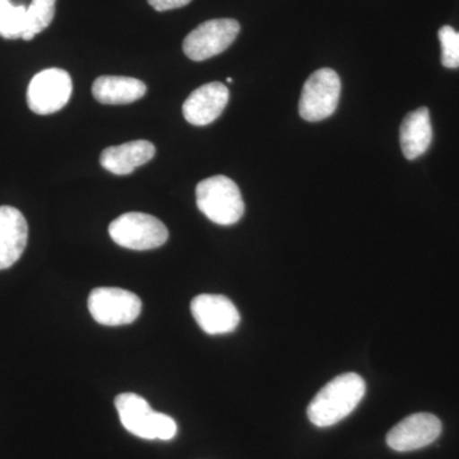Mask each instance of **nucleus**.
Listing matches in <instances>:
<instances>
[{
    "instance_id": "7ed1b4c3",
    "label": "nucleus",
    "mask_w": 459,
    "mask_h": 459,
    "mask_svg": "<svg viewBox=\"0 0 459 459\" xmlns=\"http://www.w3.org/2000/svg\"><path fill=\"white\" fill-rule=\"evenodd\" d=\"M115 407L123 427L129 433L146 440H171L177 435V422L151 409L148 402L135 394H123L115 398Z\"/></svg>"
},
{
    "instance_id": "dca6fc26",
    "label": "nucleus",
    "mask_w": 459,
    "mask_h": 459,
    "mask_svg": "<svg viewBox=\"0 0 459 459\" xmlns=\"http://www.w3.org/2000/svg\"><path fill=\"white\" fill-rule=\"evenodd\" d=\"M56 0H32L27 5L26 30L22 40L30 41L47 30L56 17Z\"/></svg>"
},
{
    "instance_id": "6e6552de",
    "label": "nucleus",
    "mask_w": 459,
    "mask_h": 459,
    "mask_svg": "<svg viewBox=\"0 0 459 459\" xmlns=\"http://www.w3.org/2000/svg\"><path fill=\"white\" fill-rule=\"evenodd\" d=\"M74 91L71 75L65 69L50 68L32 78L27 89V105L39 115H50L68 104Z\"/></svg>"
},
{
    "instance_id": "423d86ee",
    "label": "nucleus",
    "mask_w": 459,
    "mask_h": 459,
    "mask_svg": "<svg viewBox=\"0 0 459 459\" xmlns=\"http://www.w3.org/2000/svg\"><path fill=\"white\" fill-rule=\"evenodd\" d=\"M89 310L100 325L117 327L131 325L140 316L142 301L128 290L99 287L90 294Z\"/></svg>"
},
{
    "instance_id": "f03ea898",
    "label": "nucleus",
    "mask_w": 459,
    "mask_h": 459,
    "mask_svg": "<svg viewBox=\"0 0 459 459\" xmlns=\"http://www.w3.org/2000/svg\"><path fill=\"white\" fill-rule=\"evenodd\" d=\"M195 198L199 211L217 225H234L246 212L237 183L223 175L202 180L195 189Z\"/></svg>"
},
{
    "instance_id": "0eeeda50",
    "label": "nucleus",
    "mask_w": 459,
    "mask_h": 459,
    "mask_svg": "<svg viewBox=\"0 0 459 459\" xmlns=\"http://www.w3.org/2000/svg\"><path fill=\"white\" fill-rule=\"evenodd\" d=\"M240 23L232 18L205 21L186 36L184 54L195 62H204L223 53L237 40Z\"/></svg>"
},
{
    "instance_id": "20e7f679",
    "label": "nucleus",
    "mask_w": 459,
    "mask_h": 459,
    "mask_svg": "<svg viewBox=\"0 0 459 459\" xmlns=\"http://www.w3.org/2000/svg\"><path fill=\"white\" fill-rule=\"evenodd\" d=\"M108 234L117 246L132 250H151L164 246L168 228L156 217L141 212L124 213L108 226Z\"/></svg>"
},
{
    "instance_id": "f8f14e48",
    "label": "nucleus",
    "mask_w": 459,
    "mask_h": 459,
    "mask_svg": "<svg viewBox=\"0 0 459 459\" xmlns=\"http://www.w3.org/2000/svg\"><path fill=\"white\" fill-rule=\"evenodd\" d=\"M29 225L25 216L11 205L0 207V271L12 267L25 252Z\"/></svg>"
},
{
    "instance_id": "1a4fd4ad",
    "label": "nucleus",
    "mask_w": 459,
    "mask_h": 459,
    "mask_svg": "<svg viewBox=\"0 0 459 459\" xmlns=\"http://www.w3.org/2000/svg\"><path fill=\"white\" fill-rule=\"evenodd\" d=\"M442 434V422L431 413H413L402 420L388 434L386 444L395 452H412L434 443Z\"/></svg>"
},
{
    "instance_id": "ddd939ff",
    "label": "nucleus",
    "mask_w": 459,
    "mask_h": 459,
    "mask_svg": "<svg viewBox=\"0 0 459 459\" xmlns=\"http://www.w3.org/2000/svg\"><path fill=\"white\" fill-rule=\"evenodd\" d=\"M156 148L150 141L126 142L120 146L105 148L100 164L111 174L128 175L155 157Z\"/></svg>"
},
{
    "instance_id": "2eb2a0df",
    "label": "nucleus",
    "mask_w": 459,
    "mask_h": 459,
    "mask_svg": "<svg viewBox=\"0 0 459 459\" xmlns=\"http://www.w3.org/2000/svg\"><path fill=\"white\" fill-rule=\"evenodd\" d=\"M400 141L402 152L410 161L427 152L433 141V128L428 108H420L406 115L401 126Z\"/></svg>"
},
{
    "instance_id": "aec40b11",
    "label": "nucleus",
    "mask_w": 459,
    "mask_h": 459,
    "mask_svg": "<svg viewBox=\"0 0 459 459\" xmlns=\"http://www.w3.org/2000/svg\"><path fill=\"white\" fill-rule=\"evenodd\" d=\"M228 82H229V83H231V82H232V78H230V77H229V78H228Z\"/></svg>"
},
{
    "instance_id": "39448f33",
    "label": "nucleus",
    "mask_w": 459,
    "mask_h": 459,
    "mask_svg": "<svg viewBox=\"0 0 459 459\" xmlns=\"http://www.w3.org/2000/svg\"><path fill=\"white\" fill-rule=\"evenodd\" d=\"M341 80L336 71L322 68L304 83L299 113L307 122H322L334 114L340 101Z\"/></svg>"
},
{
    "instance_id": "9b49d317",
    "label": "nucleus",
    "mask_w": 459,
    "mask_h": 459,
    "mask_svg": "<svg viewBox=\"0 0 459 459\" xmlns=\"http://www.w3.org/2000/svg\"><path fill=\"white\" fill-rule=\"evenodd\" d=\"M229 99L230 92L225 84L221 82L204 84L193 91L184 102V117L193 126H208L221 117Z\"/></svg>"
},
{
    "instance_id": "f257e3e1",
    "label": "nucleus",
    "mask_w": 459,
    "mask_h": 459,
    "mask_svg": "<svg viewBox=\"0 0 459 459\" xmlns=\"http://www.w3.org/2000/svg\"><path fill=\"white\" fill-rule=\"evenodd\" d=\"M365 392L367 383L358 374L338 376L323 386L310 402L307 418L316 427H333L359 406Z\"/></svg>"
},
{
    "instance_id": "6ab92c4d",
    "label": "nucleus",
    "mask_w": 459,
    "mask_h": 459,
    "mask_svg": "<svg viewBox=\"0 0 459 459\" xmlns=\"http://www.w3.org/2000/svg\"><path fill=\"white\" fill-rule=\"evenodd\" d=\"M192 0H148V4L157 12L186 7Z\"/></svg>"
},
{
    "instance_id": "f3484780",
    "label": "nucleus",
    "mask_w": 459,
    "mask_h": 459,
    "mask_svg": "<svg viewBox=\"0 0 459 459\" xmlns=\"http://www.w3.org/2000/svg\"><path fill=\"white\" fill-rule=\"evenodd\" d=\"M27 5L0 0V36L7 40L22 39L26 30Z\"/></svg>"
},
{
    "instance_id": "9d476101",
    "label": "nucleus",
    "mask_w": 459,
    "mask_h": 459,
    "mask_svg": "<svg viewBox=\"0 0 459 459\" xmlns=\"http://www.w3.org/2000/svg\"><path fill=\"white\" fill-rule=\"evenodd\" d=\"M199 327L211 336L231 333L240 323V314L230 299L222 295L195 296L190 305Z\"/></svg>"
},
{
    "instance_id": "4468645a",
    "label": "nucleus",
    "mask_w": 459,
    "mask_h": 459,
    "mask_svg": "<svg viewBox=\"0 0 459 459\" xmlns=\"http://www.w3.org/2000/svg\"><path fill=\"white\" fill-rule=\"evenodd\" d=\"M146 84L124 75H101L93 82L92 95L104 105L132 104L146 95Z\"/></svg>"
},
{
    "instance_id": "a211bd4d",
    "label": "nucleus",
    "mask_w": 459,
    "mask_h": 459,
    "mask_svg": "<svg viewBox=\"0 0 459 459\" xmlns=\"http://www.w3.org/2000/svg\"><path fill=\"white\" fill-rule=\"evenodd\" d=\"M439 40L442 45V65L446 68H459V32L451 26H443L439 30Z\"/></svg>"
}]
</instances>
